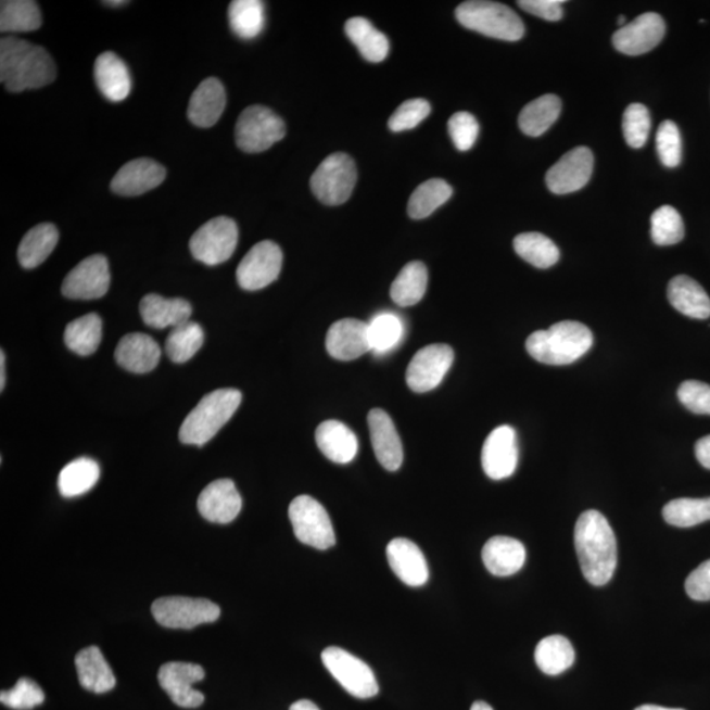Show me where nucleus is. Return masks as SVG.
Returning a JSON list of instances; mask_svg holds the SVG:
<instances>
[{"instance_id":"72a5a7b5","label":"nucleus","mask_w":710,"mask_h":710,"mask_svg":"<svg viewBox=\"0 0 710 710\" xmlns=\"http://www.w3.org/2000/svg\"><path fill=\"white\" fill-rule=\"evenodd\" d=\"M535 663L546 675H560L575 662V650L563 635H550L540 641L534 651Z\"/></svg>"},{"instance_id":"ea45409f","label":"nucleus","mask_w":710,"mask_h":710,"mask_svg":"<svg viewBox=\"0 0 710 710\" xmlns=\"http://www.w3.org/2000/svg\"><path fill=\"white\" fill-rule=\"evenodd\" d=\"M102 342V319L97 314H89L67 324L65 344L78 355H91Z\"/></svg>"},{"instance_id":"864d4df0","label":"nucleus","mask_w":710,"mask_h":710,"mask_svg":"<svg viewBox=\"0 0 710 710\" xmlns=\"http://www.w3.org/2000/svg\"><path fill=\"white\" fill-rule=\"evenodd\" d=\"M679 401L696 415L710 416V385L699 381H687L677 390Z\"/></svg>"},{"instance_id":"79ce46f5","label":"nucleus","mask_w":710,"mask_h":710,"mask_svg":"<svg viewBox=\"0 0 710 710\" xmlns=\"http://www.w3.org/2000/svg\"><path fill=\"white\" fill-rule=\"evenodd\" d=\"M515 252L528 264L538 269H549L559 261V249L544 234L521 233L514 240Z\"/></svg>"},{"instance_id":"1a4fd4ad","label":"nucleus","mask_w":710,"mask_h":710,"mask_svg":"<svg viewBox=\"0 0 710 710\" xmlns=\"http://www.w3.org/2000/svg\"><path fill=\"white\" fill-rule=\"evenodd\" d=\"M324 665L341 687L357 699H371L379 693V685L370 665L353 654L330 646L321 654Z\"/></svg>"},{"instance_id":"cd10ccee","label":"nucleus","mask_w":710,"mask_h":710,"mask_svg":"<svg viewBox=\"0 0 710 710\" xmlns=\"http://www.w3.org/2000/svg\"><path fill=\"white\" fill-rule=\"evenodd\" d=\"M316 444L334 464L346 465L357 456L358 440L345 423L328 420L316 429Z\"/></svg>"},{"instance_id":"0e129e2a","label":"nucleus","mask_w":710,"mask_h":710,"mask_svg":"<svg viewBox=\"0 0 710 710\" xmlns=\"http://www.w3.org/2000/svg\"><path fill=\"white\" fill-rule=\"evenodd\" d=\"M618 22H619V24H620L621 27H624V26H625V16H624V15H621V16L619 17V21H618Z\"/></svg>"},{"instance_id":"a19ab883","label":"nucleus","mask_w":710,"mask_h":710,"mask_svg":"<svg viewBox=\"0 0 710 710\" xmlns=\"http://www.w3.org/2000/svg\"><path fill=\"white\" fill-rule=\"evenodd\" d=\"M453 195L452 186L444 179H429L421 183L410 195L408 215L415 220L427 219L433 212L445 204Z\"/></svg>"},{"instance_id":"5fc2aeb1","label":"nucleus","mask_w":710,"mask_h":710,"mask_svg":"<svg viewBox=\"0 0 710 710\" xmlns=\"http://www.w3.org/2000/svg\"><path fill=\"white\" fill-rule=\"evenodd\" d=\"M685 591L693 600H710V559L690 572L685 581Z\"/></svg>"},{"instance_id":"6e6d98bb","label":"nucleus","mask_w":710,"mask_h":710,"mask_svg":"<svg viewBox=\"0 0 710 710\" xmlns=\"http://www.w3.org/2000/svg\"><path fill=\"white\" fill-rule=\"evenodd\" d=\"M517 4L529 14L547 22H558L563 17L565 0H520Z\"/></svg>"},{"instance_id":"f3484780","label":"nucleus","mask_w":710,"mask_h":710,"mask_svg":"<svg viewBox=\"0 0 710 710\" xmlns=\"http://www.w3.org/2000/svg\"><path fill=\"white\" fill-rule=\"evenodd\" d=\"M519 464V444L512 427L502 426L492 431L482 451V466L487 477L503 481L512 477Z\"/></svg>"},{"instance_id":"37998d69","label":"nucleus","mask_w":710,"mask_h":710,"mask_svg":"<svg viewBox=\"0 0 710 710\" xmlns=\"http://www.w3.org/2000/svg\"><path fill=\"white\" fill-rule=\"evenodd\" d=\"M203 344V328L190 320L173 328L166 340L165 351L174 364H185L201 351Z\"/></svg>"},{"instance_id":"603ef678","label":"nucleus","mask_w":710,"mask_h":710,"mask_svg":"<svg viewBox=\"0 0 710 710\" xmlns=\"http://www.w3.org/2000/svg\"><path fill=\"white\" fill-rule=\"evenodd\" d=\"M454 145L459 152H467L476 145L479 136V123L469 112H457L447 124Z\"/></svg>"},{"instance_id":"412c9836","label":"nucleus","mask_w":710,"mask_h":710,"mask_svg":"<svg viewBox=\"0 0 710 710\" xmlns=\"http://www.w3.org/2000/svg\"><path fill=\"white\" fill-rule=\"evenodd\" d=\"M327 351L339 360H353L371 352L369 324L355 319L339 320L329 328Z\"/></svg>"},{"instance_id":"4468645a","label":"nucleus","mask_w":710,"mask_h":710,"mask_svg":"<svg viewBox=\"0 0 710 710\" xmlns=\"http://www.w3.org/2000/svg\"><path fill=\"white\" fill-rule=\"evenodd\" d=\"M110 283L107 258L101 254L91 255L67 274L62 283V295L73 301H96L107 294Z\"/></svg>"},{"instance_id":"f03ea898","label":"nucleus","mask_w":710,"mask_h":710,"mask_svg":"<svg viewBox=\"0 0 710 710\" xmlns=\"http://www.w3.org/2000/svg\"><path fill=\"white\" fill-rule=\"evenodd\" d=\"M55 76L54 61L42 47L14 36L0 40V83L10 92L41 89Z\"/></svg>"},{"instance_id":"a18cd8bd","label":"nucleus","mask_w":710,"mask_h":710,"mask_svg":"<svg viewBox=\"0 0 710 710\" xmlns=\"http://www.w3.org/2000/svg\"><path fill=\"white\" fill-rule=\"evenodd\" d=\"M651 239L659 246L675 245L684 239L681 214L671 205H662L651 216Z\"/></svg>"},{"instance_id":"e433bc0d","label":"nucleus","mask_w":710,"mask_h":710,"mask_svg":"<svg viewBox=\"0 0 710 710\" xmlns=\"http://www.w3.org/2000/svg\"><path fill=\"white\" fill-rule=\"evenodd\" d=\"M101 478V469L91 458H78L66 465L59 476L60 494L76 497L89 492Z\"/></svg>"},{"instance_id":"09e8293b","label":"nucleus","mask_w":710,"mask_h":710,"mask_svg":"<svg viewBox=\"0 0 710 710\" xmlns=\"http://www.w3.org/2000/svg\"><path fill=\"white\" fill-rule=\"evenodd\" d=\"M46 700L43 690L39 684L30 681L28 677L18 679L15 687L10 690H3L0 694V701L3 706L15 710H30Z\"/></svg>"},{"instance_id":"9d476101","label":"nucleus","mask_w":710,"mask_h":710,"mask_svg":"<svg viewBox=\"0 0 710 710\" xmlns=\"http://www.w3.org/2000/svg\"><path fill=\"white\" fill-rule=\"evenodd\" d=\"M239 244V227L227 216L215 217L199 228L190 240V251L204 265L216 266L232 257Z\"/></svg>"},{"instance_id":"c756f323","label":"nucleus","mask_w":710,"mask_h":710,"mask_svg":"<svg viewBox=\"0 0 710 710\" xmlns=\"http://www.w3.org/2000/svg\"><path fill=\"white\" fill-rule=\"evenodd\" d=\"M76 668L80 685L90 693L105 694L114 689L116 679L101 649L86 647L76 657Z\"/></svg>"},{"instance_id":"0eeeda50","label":"nucleus","mask_w":710,"mask_h":710,"mask_svg":"<svg viewBox=\"0 0 710 710\" xmlns=\"http://www.w3.org/2000/svg\"><path fill=\"white\" fill-rule=\"evenodd\" d=\"M236 144L245 153H263L286 136V124L264 105L242 111L236 124Z\"/></svg>"},{"instance_id":"680f3d73","label":"nucleus","mask_w":710,"mask_h":710,"mask_svg":"<svg viewBox=\"0 0 710 710\" xmlns=\"http://www.w3.org/2000/svg\"><path fill=\"white\" fill-rule=\"evenodd\" d=\"M470 710H494L490 706V703L484 702V701H476L472 703V707Z\"/></svg>"},{"instance_id":"393cba45","label":"nucleus","mask_w":710,"mask_h":710,"mask_svg":"<svg viewBox=\"0 0 710 710\" xmlns=\"http://www.w3.org/2000/svg\"><path fill=\"white\" fill-rule=\"evenodd\" d=\"M115 359L118 366L129 372H151L160 363L161 347L151 335L129 333L118 342Z\"/></svg>"},{"instance_id":"9b49d317","label":"nucleus","mask_w":710,"mask_h":710,"mask_svg":"<svg viewBox=\"0 0 710 710\" xmlns=\"http://www.w3.org/2000/svg\"><path fill=\"white\" fill-rule=\"evenodd\" d=\"M220 607L207 599L194 597H160L152 606V614L161 626L169 629H194L211 624L220 618Z\"/></svg>"},{"instance_id":"3c124183","label":"nucleus","mask_w":710,"mask_h":710,"mask_svg":"<svg viewBox=\"0 0 710 710\" xmlns=\"http://www.w3.org/2000/svg\"><path fill=\"white\" fill-rule=\"evenodd\" d=\"M431 104L426 99H409L390 117L389 128L392 132H404L419 126L431 115Z\"/></svg>"},{"instance_id":"49530a36","label":"nucleus","mask_w":710,"mask_h":710,"mask_svg":"<svg viewBox=\"0 0 710 710\" xmlns=\"http://www.w3.org/2000/svg\"><path fill=\"white\" fill-rule=\"evenodd\" d=\"M402 320L394 314H381L369 322L371 351L388 353L396 347L403 338Z\"/></svg>"},{"instance_id":"b1692460","label":"nucleus","mask_w":710,"mask_h":710,"mask_svg":"<svg viewBox=\"0 0 710 710\" xmlns=\"http://www.w3.org/2000/svg\"><path fill=\"white\" fill-rule=\"evenodd\" d=\"M227 105V93L217 78L204 79L192 92L187 116L199 128L214 127Z\"/></svg>"},{"instance_id":"8fccbe9b","label":"nucleus","mask_w":710,"mask_h":710,"mask_svg":"<svg viewBox=\"0 0 710 710\" xmlns=\"http://www.w3.org/2000/svg\"><path fill=\"white\" fill-rule=\"evenodd\" d=\"M657 151L664 166L676 167L681 165L683 157L682 136L674 122L665 121L660 124L657 134Z\"/></svg>"},{"instance_id":"473e14b6","label":"nucleus","mask_w":710,"mask_h":710,"mask_svg":"<svg viewBox=\"0 0 710 710\" xmlns=\"http://www.w3.org/2000/svg\"><path fill=\"white\" fill-rule=\"evenodd\" d=\"M345 33L365 60L378 64L388 59L390 52L388 36L373 27L367 18H348Z\"/></svg>"},{"instance_id":"423d86ee","label":"nucleus","mask_w":710,"mask_h":710,"mask_svg":"<svg viewBox=\"0 0 710 710\" xmlns=\"http://www.w3.org/2000/svg\"><path fill=\"white\" fill-rule=\"evenodd\" d=\"M357 183V167L351 155L333 153L324 160L310 178V190L327 205H340L348 201Z\"/></svg>"},{"instance_id":"7c9ffc66","label":"nucleus","mask_w":710,"mask_h":710,"mask_svg":"<svg viewBox=\"0 0 710 710\" xmlns=\"http://www.w3.org/2000/svg\"><path fill=\"white\" fill-rule=\"evenodd\" d=\"M669 301L679 313L697 320L710 317V297L695 279L679 276L671 279L668 290Z\"/></svg>"},{"instance_id":"f704fd0d","label":"nucleus","mask_w":710,"mask_h":710,"mask_svg":"<svg viewBox=\"0 0 710 710\" xmlns=\"http://www.w3.org/2000/svg\"><path fill=\"white\" fill-rule=\"evenodd\" d=\"M560 111H562V102L553 93L534 99L521 111L520 129L531 137L542 136L558 121Z\"/></svg>"},{"instance_id":"dca6fc26","label":"nucleus","mask_w":710,"mask_h":710,"mask_svg":"<svg viewBox=\"0 0 710 710\" xmlns=\"http://www.w3.org/2000/svg\"><path fill=\"white\" fill-rule=\"evenodd\" d=\"M594 172V154L579 147L566 153L546 174V185L553 194L566 195L583 189Z\"/></svg>"},{"instance_id":"2f4dec72","label":"nucleus","mask_w":710,"mask_h":710,"mask_svg":"<svg viewBox=\"0 0 710 710\" xmlns=\"http://www.w3.org/2000/svg\"><path fill=\"white\" fill-rule=\"evenodd\" d=\"M59 240V230L53 224L46 223L34 227L23 237L21 245H18V264L24 269H35V267L46 263L54 248L58 246Z\"/></svg>"},{"instance_id":"2eb2a0df","label":"nucleus","mask_w":710,"mask_h":710,"mask_svg":"<svg viewBox=\"0 0 710 710\" xmlns=\"http://www.w3.org/2000/svg\"><path fill=\"white\" fill-rule=\"evenodd\" d=\"M205 671L202 665L186 662H169L162 665L159 672L161 688L169 695L172 701L180 708H198L205 700L201 690L194 684L202 682Z\"/></svg>"},{"instance_id":"20e7f679","label":"nucleus","mask_w":710,"mask_h":710,"mask_svg":"<svg viewBox=\"0 0 710 710\" xmlns=\"http://www.w3.org/2000/svg\"><path fill=\"white\" fill-rule=\"evenodd\" d=\"M241 402V392L236 389H220L205 395L180 427V442L195 446L207 444L232 419Z\"/></svg>"},{"instance_id":"f257e3e1","label":"nucleus","mask_w":710,"mask_h":710,"mask_svg":"<svg viewBox=\"0 0 710 710\" xmlns=\"http://www.w3.org/2000/svg\"><path fill=\"white\" fill-rule=\"evenodd\" d=\"M574 537L585 581L603 587L618 567V541L612 527L597 510H585L576 521Z\"/></svg>"},{"instance_id":"de8ad7c7","label":"nucleus","mask_w":710,"mask_h":710,"mask_svg":"<svg viewBox=\"0 0 710 710\" xmlns=\"http://www.w3.org/2000/svg\"><path fill=\"white\" fill-rule=\"evenodd\" d=\"M651 129L650 112L646 105L633 103L624 112L622 117V130L626 144L633 149L643 148L649 139Z\"/></svg>"},{"instance_id":"6e6552de","label":"nucleus","mask_w":710,"mask_h":710,"mask_svg":"<svg viewBox=\"0 0 710 710\" xmlns=\"http://www.w3.org/2000/svg\"><path fill=\"white\" fill-rule=\"evenodd\" d=\"M289 517L296 538L302 544L327 550L335 545V534L327 509L308 495L295 497L289 508Z\"/></svg>"},{"instance_id":"7ed1b4c3","label":"nucleus","mask_w":710,"mask_h":710,"mask_svg":"<svg viewBox=\"0 0 710 710\" xmlns=\"http://www.w3.org/2000/svg\"><path fill=\"white\" fill-rule=\"evenodd\" d=\"M594 344V334L582 322L560 321L529 335L527 351L535 360L550 366L574 364Z\"/></svg>"},{"instance_id":"f8f14e48","label":"nucleus","mask_w":710,"mask_h":710,"mask_svg":"<svg viewBox=\"0 0 710 710\" xmlns=\"http://www.w3.org/2000/svg\"><path fill=\"white\" fill-rule=\"evenodd\" d=\"M282 264L283 253L276 242L261 241L248 252L237 267V283L242 290H263L276 282Z\"/></svg>"},{"instance_id":"4c0bfd02","label":"nucleus","mask_w":710,"mask_h":710,"mask_svg":"<svg viewBox=\"0 0 710 710\" xmlns=\"http://www.w3.org/2000/svg\"><path fill=\"white\" fill-rule=\"evenodd\" d=\"M39 4L33 0H3L0 3V30L5 33H33L41 27Z\"/></svg>"},{"instance_id":"6ab92c4d","label":"nucleus","mask_w":710,"mask_h":710,"mask_svg":"<svg viewBox=\"0 0 710 710\" xmlns=\"http://www.w3.org/2000/svg\"><path fill=\"white\" fill-rule=\"evenodd\" d=\"M165 178V167L159 162L149 159L134 160L116 173L111 182V190L122 196H139L159 187Z\"/></svg>"},{"instance_id":"a878e982","label":"nucleus","mask_w":710,"mask_h":710,"mask_svg":"<svg viewBox=\"0 0 710 710\" xmlns=\"http://www.w3.org/2000/svg\"><path fill=\"white\" fill-rule=\"evenodd\" d=\"M483 563L492 575L506 578L517 574L525 565V546L519 540L496 535L482 551Z\"/></svg>"},{"instance_id":"052dcab7","label":"nucleus","mask_w":710,"mask_h":710,"mask_svg":"<svg viewBox=\"0 0 710 710\" xmlns=\"http://www.w3.org/2000/svg\"><path fill=\"white\" fill-rule=\"evenodd\" d=\"M634 710H684V709L664 708L659 706H651V703H646V706H641L638 708H635Z\"/></svg>"},{"instance_id":"c03bdc74","label":"nucleus","mask_w":710,"mask_h":710,"mask_svg":"<svg viewBox=\"0 0 710 710\" xmlns=\"http://www.w3.org/2000/svg\"><path fill=\"white\" fill-rule=\"evenodd\" d=\"M665 522L677 528H690L710 520V497L707 499L672 500L663 508Z\"/></svg>"},{"instance_id":"58836bf2","label":"nucleus","mask_w":710,"mask_h":710,"mask_svg":"<svg viewBox=\"0 0 710 710\" xmlns=\"http://www.w3.org/2000/svg\"><path fill=\"white\" fill-rule=\"evenodd\" d=\"M228 18L240 39H255L265 28V4L259 0H234L229 5Z\"/></svg>"},{"instance_id":"c9c22d12","label":"nucleus","mask_w":710,"mask_h":710,"mask_svg":"<svg viewBox=\"0 0 710 710\" xmlns=\"http://www.w3.org/2000/svg\"><path fill=\"white\" fill-rule=\"evenodd\" d=\"M428 288L427 266L420 261H414L403 267V270L391 286V297L401 307H410L421 302Z\"/></svg>"},{"instance_id":"a211bd4d","label":"nucleus","mask_w":710,"mask_h":710,"mask_svg":"<svg viewBox=\"0 0 710 710\" xmlns=\"http://www.w3.org/2000/svg\"><path fill=\"white\" fill-rule=\"evenodd\" d=\"M665 24L663 17L647 12L635 17L631 24L621 27L613 35V46L626 55H641L652 51L663 40Z\"/></svg>"},{"instance_id":"4be33fe9","label":"nucleus","mask_w":710,"mask_h":710,"mask_svg":"<svg viewBox=\"0 0 710 710\" xmlns=\"http://www.w3.org/2000/svg\"><path fill=\"white\" fill-rule=\"evenodd\" d=\"M367 422H369L373 453L379 464L389 471L401 469L404 459L403 445L390 415L383 409L373 408L367 416Z\"/></svg>"},{"instance_id":"ddd939ff","label":"nucleus","mask_w":710,"mask_h":710,"mask_svg":"<svg viewBox=\"0 0 710 710\" xmlns=\"http://www.w3.org/2000/svg\"><path fill=\"white\" fill-rule=\"evenodd\" d=\"M454 363V351L446 344L422 347L415 354L407 369L408 388L417 394H426L439 388Z\"/></svg>"},{"instance_id":"e2e57ef3","label":"nucleus","mask_w":710,"mask_h":710,"mask_svg":"<svg viewBox=\"0 0 710 710\" xmlns=\"http://www.w3.org/2000/svg\"><path fill=\"white\" fill-rule=\"evenodd\" d=\"M124 0H110V2H103V4L110 5V8H121V5L127 4Z\"/></svg>"},{"instance_id":"bb28decb","label":"nucleus","mask_w":710,"mask_h":710,"mask_svg":"<svg viewBox=\"0 0 710 710\" xmlns=\"http://www.w3.org/2000/svg\"><path fill=\"white\" fill-rule=\"evenodd\" d=\"M93 77L99 91L111 102H123L132 90L129 68L118 55L105 52L99 55L93 66Z\"/></svg>"},{"instance_id":"5701e85b","label":"nucleus","mask_w":710,"mask_h":710,"mask_svg":"<svg viewBox=\"0 0 710 710\" xmlns=\"http://www.w3.org/2000/svg\"><path fill=\"white\" fill-rule=\"evenodd\" d=\"M388 559L394 574L409 587H422L428 582L427 559L415 542L407 538L392 540L388 546Z\"/></svg>"},{"instance_id":"39448f33","label":"nucleus","mask_w":710,"mask_h":710,"mask_svg":"<svg viewBox=\"0 0 710 710\" xmlns=\"http://www.w3.org/2000/svg\"><path fill=\"white\" fill-rule=\"evenodd\" d=\"M457 21L467 29L504 41H519L525 34V26L519 15L508 5L470 0L459 4Z\"/></svg>"},{"instance_id":"aec40b11","label":"nucleus","mask_w":710,"mask_h":710,"mask_svg":"<svg viewBox=\"0 0 710 710\" xmlns=\"http://www.w3.org/2000/svg\"><path fill=\"white\" fill-rule=\"evenodd\" d=\"M241 508V495L230 479L210 483L198 499L199 512L215 524H229L240 515Z\"/></svg>"},{"instance_id":"c85d7f7f","label":"nucleus","mask_w":710,"mask_h":710,"mask_svg":"<svg viewBox=\"0 0 710 710\" xmlns=\"http://www.w3.org/2000/svg\"><path fill=\"white\" fill-rule=\"evenodd\" d=\"M140 314L148 327L155 329L176 328L190 321L191 304L185 299H166L149 294L140 303Z\"/></svg>"},{"instance_id":"bf43d9fd","label":"nucleus","mask_w":710,"mask_h":710,"mask_svg":"<svg viewBox=\"0 0 710 710\" xmlns=\"http://www.w3.org/2000/svg\"><path fill=\"white\" fill-rule=\"evenodd\" d=\"M4 367H5V354L2 351L0 352V391H3L5 385Z\"/></svg>"},{"instance_id":"4d7b16f0","label":"nucleus","mask_w":710,"mask_h":710,"mask_svg":"<svg viewBox=\"0 0 710 710\" xmlns=\"http://www.w3.org/2000/svg\"><path fill=\"white\" fill-rule=\"evenodd\" d=\"M695 454L700 465L710 470V435L696 442Z\"/></svg>"},{"instance_id":"13d9d810","label":"nucleus","mask_w":710,"mask_h":710,"mask_svg":"<svg viewBox=\"0 0 710 710\" xmlns=\"http://www.w3.org/2000/svg\"><path fill=\"white\" fill-rule=\"evenodd\" d=\"M290 710H320L315 702L309 700H299L290 707Z\"/></svg>"}]
</instances>
